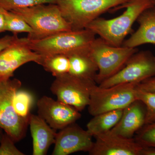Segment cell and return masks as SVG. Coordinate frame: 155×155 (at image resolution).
Listing matches in <instances>:
<instances>
[{"mask_svg":"<svg viewBox=\"0 0 155 155\" xmlns=\"http://www.w3.org/2000/svg\"><path fill=\"white\" fill-rule=\"evenodd\" d=\"M154 5L151 0H130L121 8H126L123 14L114 19L99 18L86 26L105 42L114 46H122L134 23L147 9Z\"/></svg>","mask_w":155,"mask_h":155,"instance_id":"cell-1","label":"cell"},{"mask_svg":"<svg viewBox=\"0 0 155 155\" xmlns=\"http://www.w3.org/2000/svg\"><path fill=\"white\" fill-rule=\"evenodd\" d=\"M23 18L33 29L27 38L30 40L41 39L53 35L72 30L56 4H43L11 11Z\"/></svg>","mask_w":155,"mask_h":155,"instance_id":"cell-2","label":"cell"},{"mask_svg":"<svg viewBox=\"0 0 155 155\" xmlns=\"http://www.w3.org/2000/svg\"><path fill=\"white\" fill-rule=\"evenodd\" d=\"M94 32L84 28L62 31L41 39L29 40L32 51L41 56L55 54L68 55L76 52L89 49L94 40Z\"/></svg>","mask_w":155,"mask_h":155,"instance_id":"cell-3","label":"cell"},{"mask_svg":"<svg viewBox=\"0 0 155 155\" xmlns=\"http://www.w3.org/2000/svg\"><path fill=\"white\" fill-rule=\"evenodd\" d=\"M130 0H57L63 17L72 30L84 29L110 9L122 7Z\"/></svg>","mask_w":155,"mask_h":155,"instance_id":"cell-4","label":"cell"},{"mask_svg":"<svg viewBox=\"0 0 155 155\" xmlns=\"http://www.w3.org/2000/svg\"><path fill=\"white\" fill-rule=\"evenodd\" d=\"M137 51V48L114 46L100 38H95L89 49L90 54L98 67L95 82L99 84L116 74Z\"/></svg>","mask_w":155,"mask_h":155,"instance_id":"cell-5","label":"cell"},{"mask_svg":"<svg viewBox=\"0 0 155 155\" xmlns=\"http://www.w3.org/2000/svg\"><path fill=\"white\" fill-rule=\"evenodd\" d=\"M137 84H122L108 87L95 85L92 89L88 107L92 116L104 112L124 109L137 101L135 87Z\"/></svg>","mask_w":155,"mask_h":155,"instance_id":"cell-6","label":"cell"},{"mask_svg":"<svg viewBox=\"0 0 155 155\" xmlns=\"http://www.w3.org/2000/svg\"><path fill=\"white\" fill-rule=\"evenodd\" d=\"M21 86V81L17 78L0 81V128L15 143L25 137L28 126V122L16 114L13 105L14 94Z\"/></svg>","mask_w":155,"mask_h":155,"instance_id":"cell-7","label":"cell"},{"mask_svg":"<svg viewBox=\"0 0 155 155\" xmlns=\"http://www.w3.org/2000/svg\"><path fill=\"white\" fill-rule=\"evenodd\" d=\"M95 85L94 80L79 78L68 73L55 77L50 89L58 101L81 112L88 106L91 93Z\"/></svg>","mask_w":155,"mask_h":155,"instance_id":"cell-8","label":"cell"},{"mask_svg":"<svg viewBox=\"0 0 155 155\" xmlns=\"http://www.w3.org/2000/svg\"><path fill=\"white\" fill-rule=\"evenodd\" d=\"M155 76V57L149 51H137L116 74L99 84L108 87L122 84H138Z\"/></svg>","mask_w":155,"mask_h":155,"instance_id":"cell-9","label":"cell"},{"mask_svg":"<svg viewBox=\"0 0 155 155\" xmlns=\"http://www.w3.org/2000/svg\"><path fill=\"white\" fill-rule=\"evenodd\" d=\"M28 38H18L0 52V81L14 76L19 67L30 62L39 64L42 56L31 49Z\"/></svg>","mask_w":155,"mask_h":155,"instance_id":"cell-10","label":"cell"},{"mask_svg":"<svg viewBox=\"0 0 155 155\" xmlns=\"http://www.w3.org/2000/svg\"><path fill=\"white\" fill-rule=\"evenodd\" d=\"M37 106L38 115L56 130L75 123L81 117L74 107L47 96L38 101Z\"/></svg>","mask_w":155,"mask_h":155,"instance_id":"cell-11","label":"cell"},{"mask_svg":"<svg viewBox=\"0 0 155 155\" xmlns=\"http://www.w3.org/2000/svg\"><path fill=\"white\" fill-rule=\"evenodd\" d=\"M93 136L75 123L68 125L57 133L52 155H68L91 150Z\"/></svg>","mask_w":155,"mask_h":155,"instance_id":"cell-12","label":"cell"},{"mask_svg":"<svg viewBox=\"0 0 155 155\" xmlns=\"http://www.w3.org/2000/svg\"><path fill=\"white\" fill-rule=\"evenodd\" d=\"M91 155H140L143 146L133 138H126L110 130L94 137Z\"/></svg>","mask_w":155,"mask_h":155,"instance_id":"cell-13","label":"cell"},{"mask_svg":"<svg viewBox=\"0 0 155 155\" xmlns=\"http://www.w3.org/2000/svg\"><path fill=\"white\" fill-rule=\"evenodd\" d=\"M137 100L123 109L121 119L110 130L112 133L126 138H132L145 125L146 110Z\"/></svg>","mask_w":155,"mask_h":155,"instance_id":"cell-14","label":"cell"},{"mask_svg":"<svg viewBox=\"0 0 155 155\" xmlns=\"http://www.w3.org/2000/svg\"><path fill=\"white\" fill-rule=\"evenodd\" d=\"M28 126L32 138V155H46L50 147L55 142L56 130L38 115L31 114Z\"/></svg>","mask_w":155,"mask_h":155,"instance_id":"cell-15","label":"cell"},{"mask_svg":"<svg viewBox=\"0 0 155 155\" xmlns=\"http://www.w3.org/2000/svg\"><path fill=\"white\" fill-rule=\"evenodd\" d=\"M139 24L138 29L124 41L122 45L137 48L142 45L155 44V5L143 11L137 19Z\"/></svg>","mask_w":155,"mask_h":155,"instance_id":"cell-16","label":"cell"},{"mask_svg":"<svg viewBox=\"0 0 155 155\" xmlns=\"http://www.w3.org/2000/svg\"><path fill=\"white\" fill-rule=\"evenodd\" d=\"M89 49L67 55L70 63L69 73L79 78L95 81L98 67L90 54Z\"/></svg>","mask_w":155,"mask_h":155,"instance_id":"cell-17","label":"cell"},{"mask_svg":"<svg viewBox=\"0 0 155 155\" xmlns=\"http://www.w3.org/2000/svg\"><path fill=\"white\" fill-rule=\"evenodd\" d=\"M123 111L115 110L94 116L87 125V130L93 137L110 131L119 122Z\"/></svg>","mask_w":155,"mask_h":155,"instance_id":"cell-18","label":"cell"},{"mask_svg":"<svg viewBox=\"0 0 155 155\" xmlns=\"http://www.w3.org/2000/svg\"><path fill=\"white\" fill-rule=\"evenodd\" d=\"M39 65L42 66L46 71L51 73L55 77L69 73L70 68L69 58L63 54L42 56Z\"/></svg>","mask_w":155,"mask_h":155,"instance_id":"cell-19","label":"cell"},{"mask_svg":"<svg viewBox=\"0 0 155 155\" xmlns=\"http://www.w3.org/2000/svg\"><path fill=\"white\" fill-rule=\"evenodd\" d=\"M33 102V96L30 92L20 89L16 92L13 98V105L16 114L28 122Z\"/></svg>","mask_w":155,"mask_h":155,"instance_id":"cell-20","label":"cell"},{"mask_svg":"<svg viewBox=\"0 0 155 155\" xmlns=\"http://www.w3.org/2000/svg\"><path fill=\"white\" fill-rule=\"evenodd\" d=\"M135 94L137 100L145 106V125L155 123V91H147L136 87Z\"/></svg>","mask_w":155,"mask_h":155,"instance_id":"cell-21","label":"cell"},{"mask_svg":"<svg viewBox=\"0 0 155 155\" xmlns=\"http://www.w3.org/2000/svg\"><path fill=\"white\" fill-rule=\"evenodd\" d=\"M6 31H10L14 35L25 32L31 34L33 29L26 21L19 15L12 11H6Z\"/></svg>","mask_w":155,"mask_h":155,"instance_id":"cell-22","label":"cell"},{"mask_svg":"<svg viewBox=\"0 0 155 155\" xmlns=\"http://www.w3.org/2000/svg\"><path fill=\"white\" fill-rule=\"evenodd\" d=\"M57 0H0V8L8 11L43 4H56Z\"/></svg>","mask_w":155,"mask_h":155,"instance_id":"cell-23","label":"cell"},{"mask_svg":"<svg viewBox=\"0 0 155 155\" xmlns=\"http://www.w3.org/2000/svg\"><path fill=\"white\" fill-rule=\"evenodd\" d=\"M135 140L143 146L155 147V123L143 125L137 132Z\"/></svg>","mask_w":155,"mask_h":155,"instance_id":"cell-24","label":"cell"},{"mask_svg":"<svg viewBox=\"0 0 155 155\" xmlns=\"http://www.w3.org/2000/svg\"><path fill=\"white\" fill-rule=\"evenodd\" d=\"M15 142L7 133H3L0 141V155H24L16 147Z\"/></svg>","mask_w":155,"mask_h":155,"instance_id":"cell-25","label":"cell"},{"mask_svg":"<svg viewBox=\"0 0 155 155\" xmlns=\"http://www.w3.org/2000/svg\"><path fill=\"white\" fill-rule=\"evenodd\" d=\"M136 87L147 91H155V76L143 81Z\"/></svg>","mask_w":155,"mask_h":155,"instance_id":"cell-26","label":"cell"},{"mask_svg":"<svg viewBox=\"0 0 155 155\" xmlns=\"http://www.w3.org/2000/svg\"><path fill=\"white\" fill-rule=\"evenodd\" d=\"M18 38L17 35L13 34L12 35H7L0 38V52L12 44Z\"/></svg>","mask_w":155,"mask_h":155,"instance_id":"cell-27","label":"cell"},{"mask_svg":"<svg viewBox=\"0 0 155 155\" xmlns=\"http://www.w3.org/2000/svg\"><path fill=\"white\" fill-rule=\"evenodd\" d=\"M6 11L0 8V33L6 31Z\"/></svg>","mask_w":155,"mask_h":155,"instance_id":"cell-28","label":"cell"},{"mask_svg":"<svg viewBox=\"0 0 155 155\" xmlns=\"http://www.w3.org/2000/svg\"><path fill=\"white\" fill-rule=\"evenodd\" d=\"M140 155H155V147L143 146Z\"/></svg>","mask_w":155,"mask_h":155,"instance_id":"cell-29","label":"cell"},{"mask_svg":"<svg viewBox=\"0 0 155 155\" xmlns=\"http://www.w3.org/2000/svg\"><path fill=\"white\" fill-rule=\"evenodd\" d=\"M3 134V130L0 128V141H1V138H2V136Z\"/></svg>","mask_w":155,"mask_h":155,"instance_id":"cell-30","label":"cell"},{"mask_svg":"<svg viewBox=\"0 0 155 155\" xmlns=\"http://www.w3.org/2000/svg\"><path fill=\"white\" fill-rule=\"evenodd\" d=\"M153 2L154 4L155 5V0H153Z\"/></svg>","mask_w":155,"mask_h":155,"instance_id":"cell-31","label":"cell"},{"mask_svg":"<svg viewBox=\"0 0 155 155\" xmlns=\"http://www.w3.org/2000/svg\"><path fill=\"white\" fill-rule=\"evenodd\" d=\"M151 1H152V2H153V0H151Z\"/></svg>","mask_w":155,"mask_h":155,"instance_id":"cell-32","label":"cell"},{"mask_svg":"<svg viewBox=\"0 0 155 155\" xmlns=\"http://www.w3.org/2000/svg\"></svg>","mask_w":155,"mask_h":155,"instance_id":"cell-33","label":"cell"}]
</instances>
